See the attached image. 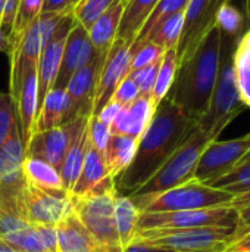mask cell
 <instances>
[{"instance_id":"obj_11","label":"cell","mask_w":250,"mask_h":252,"mask_svg":"<svg viewBox=\"0 0 250 252\" xmlns=\"http://www.w3.org/2000/svg\"><path fill=\"white\" fill-rule=\"evenodd\" d=\"M231 0H189L184 12L183 32L177 46L178 63L184 61L205 37V34L217 25V16L221 7Z\"/></svg>"},{"instance_id":"obj_52","label":"cell","mask_w":250,"mask_h":252,"mask_svg":"<svg viewBox=\"0 0 250 252\" xmlns=\"http://www.w3.org/2000/svg\"><path fill=\"white\" fill-rule=\"evenodd\" d=\"M4 4H6V0H0V19H1V13H3Z\"/></svg>"},{"instance_id":"obj_34","label":"cell","mask_w":250,"mask_h":252,"mask_svg":"<svg viewBox=\"0 0 250 252\" xmlns=\"http://www.w3.org/2000/svg\"><path fill=\"white\" fill-rule=\"evenodd\" d=\"M187 4H189V0H159V3H158L156 7L152 10V13L149 15L147 21L144 22V25L141 27L140 32L137 34L136 40H134L131 44H139V43H141V41L149 35V32H150L159 22H162L165 18H168V16L172 15V13L186 10Z\"/></svg>"},{"instance_id":"obj_7","label":"cell","mask_w":250,"mask_h":252,"mask_svg":"<svg viewBox=\"0 0 250 252\" xmlns=\"http://www.w3.org/2000/svg\"><path fill=\"white\" fill-rule=\"evenodd\" d=\"M236 195L214 188L197 180L186 182L177 188L158 193L136 207L139 213H171V211H187V210H203L231 205Z\"/></svg>"},{"instance_id":"obj_22","label":"cell","mask_w":250,"mask_h":252,"mask_svg":"<svg viewBox=\"0 0 250 252\" xmlns=\"http://www.w3.org/2000/svg\"><path fill=\"white\" fill-rule=\"evenodd\" d=\"M106 179H112V177L108 173L103 155L90 143V139H88L85 157H84L77 183L71 192V196H83L88 193L90 190H93L94 188H97Z\"/></svg>"},{"instance_id":"obj_23","label":"cell","mask_w":250,"mask_h":252,"mask_svg":"<svg viewBox=\"0 0 250 252\" xmlns=\"http://www.w3.org/2000/svg\"><path fill=\"white\" fill-rule=\"evenodd\" d=\"M140 139L127 134H111L103 152L105 165L109 176L115 180L134 159Z\"/></svg>"},{"instance_id":"obj_4","label":"cell","mask_w":250,"mask_h":252,"mask_svg":"<svg viewBox=\"0 0 250 252\" xmlns=\"http://www.w3.org/2000/svg\"><path fill=\"white\" fill-rule=\"evenodd\" d=\"M212 142L197 126L183 145L167 159V162L134 193L130 195L134 204L152 198L158 193L177 188L186 182L193 180L197 161L203 149Z\"/></svg>"},{"instance_id":"obj_21","label":"cell","mask_w":250,"mask_h":252,"mask_svg":"<svg viewBox=\"0 0 250 252\" xmlns=\"http://www.w3.org/2000/svg\"><path fill=\"white\" fill-rule=\"evenodd\" d=\"M124 6H125L124 0H115L87 30L90 41L96 49V52L106 55L111 46L113 44V41L116 40Z\"/></svg>"},{"instance_id":"obj_17","label":"cell","mask_w":250,"mask_h":252,"mask_svg":"<svg viewBox=\"0 0 250 252\" xmlns=\"http://www.w3.org/2000/svg\"><path fill=\"white\" fill-rule=\"evenodd\" d=\"M71 133L72 121L46 131L34 133L28 146L25 148V157L41 159L59 171L71 140Z\"/></svg>"},{"instance_id":"obj_40","label":"cell","mask_w":250,"mask_h":252,"mask_svg":"<svg viewBox=\"0 0 250 252\" xmlns=\"http://www.w3.org/2000/svg\"><path fill=\"white\" fill-rule=\"evenodd\" d=\"M111 126L102 123L97 117L91 115L90 120H88V139H90V143L103 155L105 149H106V145L109 142V137H111Z\"/></svg>"},{"instance_id":"obj_43","label":"cell","mask_w":250,"mask_h":252,"mask_svg":"<svg viewBox=\"0 0 250 252\" xmlns=\"http://www.w3.org/2000/svg\"><path fill=\"white\" fill-rule=\"evenodd\" d=\"M80 0H44L41 13H71Z\"/></svg>"},{"instance_id":"obj_32","label":"cell","mask_w":250,"mask_h":252,"mask_svg":"<svg viewBox=\"0 0 250 252\" xmlns=\"http://www.w3.org/2000/svg\"><path fill=\"white\" fill-rule=\"evenodd\" d=\"M217 27L222 35L240 38L250 27L246 15L231 1L224 4L217 16Z\"/></svg>"},{"instance_id":"obj_28","label":"cell","mask_w":250,"mask_h":252,"mask_svg":"<svg viewBox=\"0 0 250 252\" xmlns=\"http://www.w3.org/2000/svg\"><path fill=\"white\" fill-rule=\"evenodd\" d=\"M184 12H177L165 18L162 22H159L143 41H152L158 46H161L164 50L168 49H177L181 32H183V25H184ZM141 41V43H143ZM140 44V43H139ZM137 46V44H131Z\"/></svg>"},{"instance_id":"obj_48","label":"cell","mask_w":250,"mask_h":252,"mask_svg":"<svg viewBox=\"0 0 250 252\" xmlns=\"http://www.w3.org/2000/svg\"><path fill=\"white\" fill-rule=\"evenodd\" d=\"M250 204V188L248 190H245L243 193H239L234 196L233 202H231V207H234L236 210L245 207V205H249Z\"/></svg>"},{"instance_id":"obj_55","label":"cell","mask_w":250,"mask_h":252,"mask_svg":"<svg viewBox=\"0 0 250 252\" xmlns=\"http://www.w3.org/2000/svg\"><path fill=\"white\" fill-rule=\"evenodd\" d=\"M225 252H249V251H225Z\"/></svg>"},{"instance_id":"obj_38","label":"cell","mask_w":250,"mask_h":252,"mask_svg":"<svg viewBox=\"0 0 250 252\" xmlns=\"http://www.w3.org/2000/svg\"><path fill=\"white\" fill-rule=\"evenodd\" d=\"M161 61H156V62H153V63H150L147 66L131 71L128 74V77L136 83L140 96H150L152 97V90H153V86H155V81H156V75H158Z\"/></svg>"},{"instance_id":"obj_24","label":"cell","mask_w":250,"mask_h":252,"mask_svg":"<svg viewBox=\"0 0 250 252\" xmlns=\"http://www.w3.org/2000/svg\"><path fill=\"white\" fill-rule=\"evenodd\" d=\"M68 123V97L65 89H52L37 114L34 133L46 131Z\"/></svg>"},{"instance_id":"obj_33","label":"cell","mask_w":250,"mask_h":252,"mask_svg":"<svg viewBox=\"0 0 250 252\" xmlns=\"http://www.w3.org/2000/svg\"><path fill=\"white\" fill-rule=\"evenodd\" d=\"M0 241L16 252H47L38 230L31 224L1 238Z\"/></svg>"},{"instance_id":"obj_29","label":"cell","mask_w":250,"mask_h":252,"mask_svg":"<svg viewBox=\"0 0 250 252\" xmlns=\"http://www.w3.org/2000/svg\"><path fill=\"white\" fill-rule=\"evenodd\" d=\"M43 1L44 0H19L18 13H16L12 31H10L9 37H7V50H6V53H9L10 50H13L19 44V41L24 37L25 31L41 15Z\"/></svg>"},{"instance_id":"obj_5","label":"cell","mask_w":250,"mask_h":252,"mask_svg":"<svg viewBox=\"0 0 250 252\" xmlns=\"http://www.w3.org/2000/svg\"><path fill=\"white\" fill-rule=\"evenodd\" d=\"M115 196L116 190L113 179H106L83 196H71L72 211L91 236L108 252L122 251L113 217Z\"/></svg>"},{"instance_id":"obj_31","label":"cell","mask_w":250,"mask_h":252,"mask_svg":"<svg viewBox=\"0 0 250 252\" xmlns=\"http://www.w3.org/2000/svg\"><path fill=\"white\" fill-rule=\"evenodd\" d=\"M177 68H178V56H177V50L175 49H168L165 50L159 69H158V75H156V81L152 90V100L155 103V106L159 105V102L162 99L167 97L175 74H177Z\"/></svg>"},{"instance_id":"obj_1","label":"cell","mask_w":250,"mask_h":252,"mask_svg":"<svg viewBox=\"0 0 250 252\" xmlns=\"http://www.w3.org/2000/svg\"><path fill=\"white\" fill-rule=\"evenodd\" d=\"M196 126L197 123L168 97L162 99L140 137L134 159L113 180L116 193L130 196L141 188L183 145Z\"/></svg>"},{"instance_id":"obj_44","label":"cell","mask_w":250,"mask_h":252,"mask_svg":"<svg viewBox=\"0 0 250 252\" xmlns=\"http://www.w3.org/2000/svg\"><path fill=\"white\" fill-rule=\"evenodd\" d=\"M124 106H121L119 103H116V102H113V100H109L102 109H100V112L97 114V115H94V117H97L102 123H105V124H108V126H112V123L115 121V118L118 117V114H119V111L122 109Z\"/></svg>"},{"instance_id":"obj_37","label":"cell","mask_w":250,"mask_h":252,"mask_svg":"<svg viewBox=\"0 0 250 252\" xmlns=\"http://www.w3.org/2000/svg\"><path fill=\"white\" fill-rule=\"evenodd\" d=\"M130 49L133 53L130 72L140 69L143 66H147L156 61H161L165 53V50L161 46H158L152 41H143L137 46H130Z\"/></svg>"},{"instance_id":"obj_42","label":"cell","mask_w":250,"mask_h":252,"mask_svg":"<svg viewBox=\"0 0 250 252\" xmlns=\"http://www.w3.org/2000/svg\"><path fill=\"white\" fill-rule=\"evenodd\" d=\"M18 4H19V0H6L4 9L1 13V19H0V30L6 37H9V34L12 31L15 18L18 13Z\"/></svg>"},{"instance_id":"obj_47","label":"cell","mask_w":250,"mask_h":252,"mask_svg":"<svg viewBox=\"0 0 250 252\" xmlns=\"http://www.w3.org/2000/svg\"><path fill=\"white\" fill-rule=\"evenodd\" d=\"M227 251H249L250 252V235L243 236L237 241H234Z\"/></svg>"},{"instance_id":"obj_20","label":"cell","mask_w":250,"mask_h":252,"mask_svg":"<svg viewBox=\"0 0 250 252\" xmlns=\"http://www.w3.org/2000/svg\"><path fill=\"white\" fill-rule=\"evenodd\" d=\"M156 106L150 96H139L133 103L124 106L111 126L112 134H127L140 139L146 131Z\"/></svg>"},{"instance_id":"obj_9","label":"cell","mask_w":250,"mask_h":252,"mask_svg":"<svg viewBox=\"0 0 250 252\" xmlns=\"http://www.w3.org/2000/svg\"><path fill=\"white\" fill-rule=\"evenodd\" d=\"M250 152V133L230 140H212L202 152L193 180L214 186L237 168Z\"/></svg>"},{"instance_id":"obj_54","label":"cell","mask_w":250,"mask_h":252,"mask_svg":"<svg viewBox=\"0 0 250 252\" xmlns=\"http://www.w3.org/2000/svg\"><path fill=\"white\" fill-rule=\"evenodd\" d=\"M250 235V232H248V233H246V235H243V236H249ZM243 236H242V238H243ZM239 239H240V238H239ZM236 241H237V239H236Z\"/></svg>"},{"instance_id":"obj_36","label":"cell","mask_w":250,"mask_h":252,"mask_svg":"<svg viewBox=\"0 0 250 252\" xmlns=\"http://www.w3.org/2000/svg\"><path fill=\"white\" fill-rule=\"evenodd\" d=\"M214 188L224 189L233 195H239L248 190L250 188V162L242 164L237 168H234L230 174L220 179L214 185Z\"/></svg>"},{"instance_id":"obj_25","label":"cell","mask_w":250,"mask_h":252,"mask_svg":"<svg viewBox=\"0 0 250 252\" xmlns=\"http://www.w3.org/2000/svg\"><path fill=\"white\" fill-rule=\"evenodd\" d=\"M159 0H127L118 28V38L131 44Z\"/></svg>"},{"instance_id":"obj_14","label":"cell","mask_w":250,"mask_h":252,"mask_svg":"<svg viewBox=\"0 0 250 252\" xmlns=\"http://www.w3.org/2000/svg\"><path fill=\"white\" fill-rule=\"evenodd\" d=\"M106 55L97 53L71 77L65 89L68 97V123L81 115H91L97 80Z\"/></svg>"},{"instance_id":"obj_27","label":"cell","mask_w":250,"mask_h":252,"mask_svg":"<svg viewBox=\"0 0 250 252\" xmlns=\"http://www.w3.org/2000/svg\"><path fill=\"white\" fill-rule=\"evenodd\" d=\"M139 214L140 213L130 196H122L116 193L115 205H113V217H115V227H116L119 245L122 250H125L136 236Z\"/></svg>"},{"instance_id":"obj_49","label":"cell","mask_w":250,"mask_h":252,"mask_svg":"<svg viewBox=\"0 0 250 252\" xmlns=\"http://www.w3.org/2000/svg\"><path fill=\"white\" fill-rule=\"evenodd\" d=\"M6 50H7V37L0 30V52H6Z\"/></svg>"},{"instance_id":"obj_13","label":"cell","mask_w":250,"mask_h":252,"mask_svg":"<svg viewBox=\"0 0 250 252\" xmlns=\"http://www.w3.org/2000/svg\"><path fill=\"white\" fill-rule=\"evenodd\" d=\"M130 46L131 44L125 43L118 37L111 46L97 80L91 115H97L100 112V109L112 99L119 83L130 74L133 61Z\"/></svg>"},{"instance_id":"obj_8","label":"cell","mask_w":250,"mask_h":252,"mask_svg":"<svg viewBox=\"0 0 250 252\" xmlns=\"http://www.w3.org/2000/svg\"><path fill=\"white\" fill-rule=\"evenodd\" d=\"M239 213L234 207H217L203 210L171 211V213H140L137 220L139 230L153 229H194V227H222L236 230Z\"/></svg>"},{"instance_id":"obj_3","label":"cell","mask_w":250,"mask_h":252,"mask_svg":"<svg viewBox=\"0 0 250 252\" xmlns=\"http://www.w3.org/2000/svg\"><path fill=\"white\" fill-rule=\"evenodd\" d=\"M239 40L240 38H233L221 34V56L218 77L208 108L197 121V127L212 140H217L220 134L246 108L240 97L234 68V52Z\"/></svg>"},{"instance_id":"obj_56","label":"cell","mask_w":250,"mask_h":252,"mask_svg":"<svg viewBox=\"0 0 250 252\" xmlns=\"http://www.w3.org/2000/svg\"><path fill=\"white\" fill-rule=\"evenodd\" d=\"M124 1H127V0H124Z\"/></svg>"},{"instance_id":"obj_50","label":"cell","mask_w":250,"mask_h":252,"mask_svg":"<svg viewBox=\"0 0 250 252\" xmlns=\"http://www.w3.org/2000/svg\"><path fill=\"white\" fill-rule=\"evenodd\" d=\"M245 15L250 22V0H245Z\"/></svg>"},{"instance_id":"obj_51","label":"cell","mask_w":250,"mask_h":252,"mask_svg":"<svg viewBox=\"0 0 250 252\" xmlns=\"http://www.w3.org/2000/svg\"><path fill=\"white\" fill-rule=\"evenodd\" d=\"M0 252H16V251H13L12 248H9L6 244H3V242L0 241Z\"/></svg>"},{"instance_id":"obj_41","label":"cell","mask_w":250,"mask_h":252,"mask_svg":"<svg viewBox=\"0 0 250 252\" xmlns=\"http://www.w3.org/2000/svg\"><path fill=\"white\" fill-rule=\"evenodd\" d=\"M139 96H140V93H139V89H137L136 83L127 75V77L119 83V86L116 87V90H115V93H113V96H112L111 100L119 103L121 106H128V105L133 103Z\"/></svg>"},{"instance_id":"obj_46","label":"cell","mask_w":250,"mask_h":252,"mask_svg":"<svg viewBox=\"0 0 250 252\" xmlns=\"http://www.w3.org/2000/svg\"><path fill=\"white\" fill-rule=\"evenodd\" d=\"M121 252H177L168 248H162V247H153V245H146V244H140V242H131L125 250Z\"/></svg>"},{"instance_id":"obj_35","label":"cell","mask_w":250,"mask_h":252,"mask_svg":"<svg viewBox=\"0 0 250 252\" xmlns=\"http://www.w3.org/2000/svg\"><path fill=\"white\" fill-rule=\"evenodd\" d=\"M115 0H80L72 10L77 24L88 30L93 22L113 3Z\"/></svg>"},{"instance_id":"obj_45","label":"cell","mask_w":250,"mask_h":252,"mask_svg":"<svg viewBox=\"0 0 250 252\" xmlns=\"http://www.w3.org/2000/svg\"><path fill=\"white\" fill-rule=\"evenodd\" d=\"M237 213H239V224H237V229H236L234 241L239 239V238H242L248 232H250V204L249 205L242 207V208H239Z\"/></svg>"},{"instance_id":"obj_2","label":"cell","mask_w":250,"mask_h":252,"mask_svg":"<svg viewBox=\"0 0 250 252\" xmlns=\"http://www.w3.org/2000/svg\"><path fill=\"white\" fill-rule=\"evenodd\" d=\"M221 32L214 25L194 50L178 63L167 97L196 123L205 114L220 69Z\"/></svg>"},{"instance_id":"obj_39","label":"cell","mask_w":250,"mask_h":252,"mask_svg":"<svg viewBox=\"0 0 250 252\" xmlns=\"http://www.w3.org/2000/svg\"><path fill=\"white\" fill-rule=\"evenodd\" d=\"M18 124L15 106L9 93L0 92V148L9 137L13 127Z\"/></svg>"},{"instance_id":"obj_12","label":"cell","mask_w":250,"mask_h":252,"mask_svg":"<svg viewBox=\"0 0 250 252\" xmlns=\"http://www.w3.org/2000/svg\"><path fill=\"white\" fill-rule=\"evenodd\" d=\"M77 24L72 12L62 16L55 31L52 32L49 41L44 44L38 62H37V90H38V109L46 94L53 89L55 80L57 77V71L60 66L65 43L68 34Z\"/></svg>"},{"instance_id":"obj_26","label":"cell","mask_w":250,"mask_h":252,"mask_svg":"<svg viewBox=\"0 0 250 252\" xmlns=\"http://www.w3.org/2000/svg\"><path fill=\"white\" fill-rule=\"evenodd\" d=\"M22 174L25 183L44 189V190H65L60 173L50 164L37 159V158H29L25 157L24 164H22ZM68 193V192H66Z\"/></svg>"},{"instance_id":"obj_15","label":"cell","mask_w":250,"mask_h":252,"mask_svg":"<svg viewBox=\"0 0 250 252\" xmlns=\"http://www.w3.org/2000/svg\"><path fill=\"white\" fill-rule=\"evenodd\" d=\"M24 159L25 149L22 145L19 126L16 124L0 148V201L10 205H15L16 195L25 183L22 174Z\"/></svg>"},{"instance_id":"obj_18","label":"cell","mask_w":250,"mask_h":252,"mask_svg":"<svg viewBox=\"0 0 250 252\" xmlns=\"http://www.w3.org/2000/svg\"><path fill=\"white\" fill-rule=\"evenodd\" d=\"M91 115H81L72 120V133L71 140L63 157L60 165V177L65 190L71 195L77 179L80 176V170L85 157L87 145H88V120Z\"/></svg>"},{"instance_id":"obj_53","label":"cell","mask_w":250,"mask_h":252,"mask_svg":"<svg viewBox=\"0 0 250 252\" xmlns=\"http://www.w3.org/2000/svg\"><path fill=\"white\" fill-rule=\"evenodd\" d=\"M248 162H250V152L248 154V155H246V158L242 161V164H248ZM242 164H240V165H242Z\"/></svg>"},{"instance_id":"obj_19","label":"cell","mask_w":250,"mask_h":252,"mask_svg":"<svg viewBox=\"0 0 250 252\" xmlns=\"http://www.w3.org/2000/svg\"><path fill=\"white\" fill-rule=\"evenodd\" d=\"M57 252H108L71 211L56 224Z\"/></svg>"},{"instance_id":"obj_16","label":"cell","mask_w":250,"mask_h":252,"mask_svg":"<svg viewBox=\"0 0 250 252\" xmlns=\"http://www.w3.org/2000/svg\"><path fill=\"white\" fill-rule=\"evenodd\" d=\"M97 53L99 52H96V49L90 41L88 31L83 25L75 24L71 32L68 34L53 89H66L71 77L81 66L90 62Z\"/></svg>"},{"instance_id":"obj_6","label":"cell","mask_w":250,"mask_h":252,"mask_svg":"<svg viewBox=\"0 0 250 252\" xmlns=\"http://www.w3.org/2000/svg\"><path fill=\"white\" fill-rule=\"evenodd\" d=\"M234 236L236 230L222 227L153 229L136 232L133 242L177 252H225L233 244Z\"/></svg>"},{"instance_id":"obj_30","label":"cell","mask_w":250,"mask_h":252,"mask_svg":"<svg viewBox=\"0 0 250 252\" xmlns=\"http://www.w3.org/2000/svg\"><path fill=\"white\" fill-rule=\"evenodd\" d=\"M236 78L243 103L250 108V27L240 37L234 52Z\"/></svg>"},{"instance_id":"obj_10","label":"cell","mask_w":250,"mask_h":252,"mask_svg":"<svg viewBox=\"0 0 250 252\" xmlns=\"http://www.w3.org/2000/svg\"><path fill=\"white\" fill-rule=\"evenodd\" d=\"M15 207L21 219L31 226H56L71 211V196L63 190H44L24 183L16 195Z\"/></svg>"}]
</instances>
